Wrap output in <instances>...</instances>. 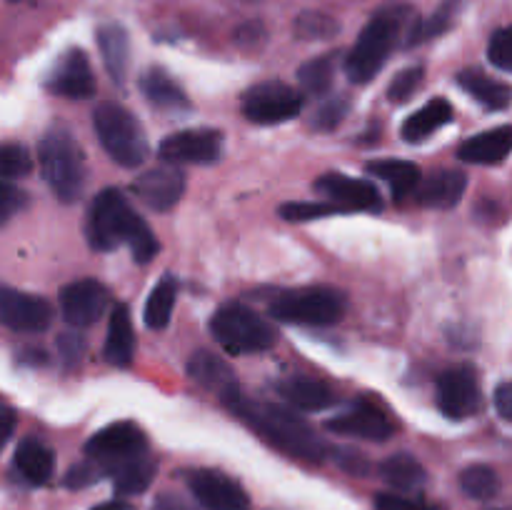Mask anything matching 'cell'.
<instances>
[{"instance_id": "cell-1", "label": "cell", "mask_w": 512, "mask_h": 510, "mask_svg": "<svg viewBox=\"0 0 512 510\" xmlns=\"http://www.w3.org/2000/svg\"><path fill=\"white\" fill-rule=\"evenodd\" d=\"M223 403L228 405L235 418L243 420L265 443L278 448L280 453L290 455V458L305 460V463H323L333 455V450L323 443V438L300 415L283 408V405L253 400L243 390H235Z\"/></svg>"}, {"instance_id": "cell-2", "label": "cell", "mask_w": 512, "mask_h": 510, "mask_svg": "<svg viewBox=\"0 0 512 510\" xmlns=\"http://www.w3.org/2000/svg\"><path fill=\"white\" fill-rule=\"evenodd\" d=\"M85 235H88L90 248L103 250V253L128 245L135 263H150L160 250L153 230L135 213L130 200L118 188H105L103 193L95 195L88 210Z\"/></svg>"}, {"instance_id": "cell-3", "label": "cell", "mask_w": 512, "mask_h": 510, "mask_svg": "<svg viewBox=\"0 0 512 510\" xmlns=\"http://www.w3.org/2000/svg\"><path fill=\"white\" fill-rule=\"evenodd\" d=\"M415 23H418V15L405 3H393L378 10L363 28V33L358 35L350 53L345 55V75L350 83H370L388 63L403 35H410Z\"/></svg>"}, {"instance_id": "cell-4", "label": "cell", "mask_w": 512, "mask_h": 510, "mask_svg": "<svg viewBox=\"0 0 512 510\" xmlns=\"http://www.w3.org/2000/svg\"><path fill=\"white\" fill-rule=\"evenodd\" d=\"M40 175L63 203H75L85 190V158L65 128H50L38 145Z\"/></svg>"}, {"instance_id": "cell-5", "label": "cell", "mask_w": 512, "mask_h": 510, "mask_svg": "<svg viewBox=\"0 0 512 510\" xmlns=\"http://www.w3.org/2000/svg\"><path fill=\"white\" fill-rule=\"evenodd\" d=\"M93 128L98 143L103 145L113 163L123 165V168H138L145 163L148 138H145L143 125L125 105L113 103V100L100 103L93 113Z\"/></svg>"}, {"instance_id": "cell-6", "label": "cell", "mask_w": 512, "mask_h": 510, "mask_svg": "<svg viewBox=\"0 0 512 510\" xmlns=\"http://www.w3.org/2000/svg\"><path fill=\"white\" fill-rule=\"evenodd\" d=\"M268 313L288 325L323 328L335 325L345 315V295L335 288H300L285 290L270 300Z\"/></svg>"}, {"instance_id": "cell-7", "label": "cell", "mask_w": 512, "mask_h": 510, "mask_svg": "<svg viewBox=\"0 0 512 510\" xmlns=\"http://www.w3.org/2000/svg\"><path fill=\"white\" fill-rule=\"evenodd\" d=\"M210 333L233 355L263 353L275 345V330L240 303H225L210 318Z\"/></svg>"}, {"instance_id": "cell-8", "label": "cell", "mask_w": 512, "mask_h": 510, "mask_svg": "<svg viewBox=\"0 0 512 510\" xmlns=\"http://www.w3.org/2000/svg\"><path fill=\"white\" fill-rule=\"evenodd\" d=\"M305 95L283 80H265L243 95V115L255 125H280L298 118Z\"/></svg>"}, {"instance_id": "cell-9", "label": "cell", "mask_w": 512, "mask_h": 510, "mask_svg": "<svg viewBox=\"0 0 512 510\" xmlns=\"http://www.w3.org/2000/svg\"><path fill=\"white\" fill-rule=\"evenodd\" d=\"M438 408L450 420H468L483 408L478 370L468 363L453 365L438 378Z\"/></svg>"}, {"instance_id": "cell-10", "label": "cell", "mask_w": 512, "mask_h": 510, "mask_svg": "<svg viewBox=\"0 0 512 510\" xmlns=\"http://www.w3.org/2000/svg\"><path fill=\"white\" fill-rule=\"evenodd\" d=\"M143 453H148V438H145L143 430L135 423H130V420H120V423H113L108 425V428L98 430V433L85 443V455L93 458L95 463H100V468L105 470V478H108V470L113 468V465L130 458H138V455Z\"/></svg>"}, {"instance_id": "cell-11", "label": "cell", "mask_w": 512, "mask_h": 510, "mask_svg": "<svg viewBox=\"0 0 512 510\" xmlns=\"http://www.w3.org/2000/svg\"><path fill=\"white\" fill-rule=\"evenodd\" d=\"M225 135L215 128H188L168 135L158 153L170 165H210L223 158Z\"/></svg>"}, {"instance_id": "cell-12", "label": "cell", "mask_w": 512, "mask_h": 510, "mask_svg": "<svg viewBox=\"0 0 512 510\" xmlns=\"http://www.w3.org/2000/svg\"><path fill=\"white\" fill-rule=\"evenodd\" d=\"M193 498L203 505L205 510H250V498L238 480L220 470L195 468L185 473Z\"/></svg>"}, {"instance_id": "cell-13", "label": "cell", "mask_w": 512, "mask_h": 510, "mask_svg": "<svg viewBox=\"0 0 512 510\" xmlns=\"http://www.w3.org/2000/svg\"><path fill=\"white\" fill-rule=\"evenodd\" d=\"M45 88L50 93L60 95V98L70 100H88L93 98L98 83H95L93 68H90L88 55L80 48H70L55 60L50 68L48 78H45Z\"/></svg>"}, {"instance_id": "cell-14", "label": "cell", "mask_w": 512, "mask_h": 510, "mask_svg": "<svg viewBox=\"0 0 512 510\" xmlns=\"http://www.w3.org/2000/svg\"><path fill=\"white\" fill-rule=\"evenodd\" d=\"M108 303V290L93 278L75 280L60 290V313H63L65 323L75 325V328H88V325L98 323L108 310Z\"/></svg>"}, {"instance_id": "cell-15", "label": "cell", "mask_w": 512, "mask_h": 510, "mask_svg": "<svg viewBox=\"0 0 512 510\" xmlns=\"http://www.w3.org/2000/svg\"><path fill=\"white\" fill-rule=\"evenodd\" d=\"M0 320L5 328L18 333H43L53 323V308L48 300L20 290H0Z\"/></svg>"}, {"instance_id": "cell-16", "label": "cell", "mask_w": 512, "mask_h": 510, "mask_svg": "<svg viewBox=\"0 0 512 510\" xmlns=\"http://www.w3.org/2000/svg\"><path fill=\"white\" fill-rule=\"evenodd\" d=\"M325 428L333 430L338 435H350V438H363V440H390L395 435V423L378 408V405L368 403V400H358L343 410L340 415L325 423Z\"/></svg>"}, {"instance_id": "cell-17", "label": "cell", "mask_w": 512, "mask_h": 510, "mask_svg": "<svg viewBox=\"0 0 512 510\" xmlns=\"http://www.w3.org/2000/svg\"><path fill=\"white\" fill-rule=\"evenodd\" d=\"M133 193L148 205L150 210H163L175 208L185 193V173L178 165H158V168L145 170L138 175L133 183Z\"/></svg>"}, {"instance_id": "cell-18", "label": "cell", "mask_w": 512, "mask_h": 510, "mask_svg": "<svg viewBox=\"0 0 512 510\" xmlns=\"http://www.w3.org/2000/svg\"><path fill=\"white\" fill-rule=\"evenodd\" d=\"M315 190L328 195L330 203H338L343 210H383L380 190L365 178H350L345 173H325L315 180Z\"/></svg>"}, {"instance_id": "cell-19", "label": "cell", "mask_w": 512, "mask_h": 510, "mask_svg": "<svg viewBox=\"0 0 512 510\" xmlns=\"http://www.w3.org/2000/svg\"><path fill=\"white\" fill-rule=\"evenodd\" d=\"M465 188H468V175L463 170H433V173L420 180L415 198L423 208L448 210L460 203Z\"/></svg>"}, {"instance_id": "cell-20", "label": "cell", "mask_w": 512, "mask_h": 510, "mask_svg": "<svg viewBox=\"0 0 512 510\" xmlns=\"http://www.w3.org/2000/svg\"><path fill=\"white\" fill-rule=\"evenodd\" d=\"M188 375L195 383L203 385L205 390L218 395L220 400L230 398L235 390H240L233 368H230L223 358L210 353V350H198V353H193V358L188 360Z\"/></svg>"}, {"instance_id": "cell-21", "label": "cell", "mask_w": 512, "mask_h": 510, "mask_svg": "<svg viewBox=\"0 0 512 510\" xmlns=\"http://www.w3.org/2000/svg\"><path fill=\"white\" fill-rule=\"evenodd\" d=\"M512 153V125L483 130L458 148V158L473 165H498Z\"/></svg>"}, {"instance_id": "cell-22", "label": "cell", "mask_w": 512, "mask_h": 510, "mask_svg": "<svg viewBox=\"0 0 512 510\" xmlns=\"http://www.w3.org/2000/svg\"><path fill=\"white\" fill-rule=\"evenodd\" d=\"M95 40H98V50L100 55H103V65L105 70H108L110 80H113L115 85H125L130 68L128 30L118 23H105L100 25L98 33H95Z\"/></svg>"}, {"instance_id": "cell-23", "label": "cell", "mask_w": 512, "mask_h": 510, "mask_svg": "<svg viewBox=\"0 0 512 510\" xmlns=\"http://www.w3.org/2000/svg\"><path fill=\"white\" fill-rule=\"evenodd\" d=\"M138 88L143 90L145 100L153 108L165 110V113H180V110L190 108V98L185 90L170 78L168 70L163 68H148L138 80Z\"/></svg>"}, {"instance_id": "cell-24", "label": "cell", "mask_w": 512, "mask_h": 510, "mask_svg": "<svg viewBox=\"0 0 512 510\" xmlns=\"http://www.w3.org/2000/svg\"><path fill=\"white\" fill-rule=\"evenodd\" d=\"M13 465L28 485H45L55 473V453L43 440L25 438L15 450Z\"/></svg>"}, {"instance_id": "cell-25", "label": "cell", "mask_w": 512, "mask_h": 510, "mask_svg": "<svg viewBox=\"0 0 512 510\" xmlns=\"http://www.w3.org/2000/svg\"><path fill=\"white\" fill-rule=\"evenodd\" d=\"M283 400H288L293 408L298 410H325L330 405L338 403V395L323 383V380L305 378V375H293V378H285L275 385Z\"/></svg>"}, {"instance_id": "cell-26", "label": "cell", "mask_w": 512, "mask_h": 510, "mask_svg": "<svg viewBox=\"0 0 512 510\" xmlns=\"http://www.w3.org/2000/svg\"><path fill=\"white\" fill-rule=\"evenodd\" d=\"M135 355V333H133V320H130L128 305H115L110 313L108 325V338H105L103 358L105 363L115 365V368H125L133 363Z\"/></svg>"}, {"instance_id": "cell-27", "label": "cell", "mask_w": 512, "mask_h": 510, "mask_svg": "<svg viewBox=\"0 0 512 510\" xmlns=\"http://www.w3.org/2000/svg\"><path fill=\"white\" fill-rule=\"evenodd\" d=\"M458 85L485 110H505L512 103V88L503 80H495L478 68H465L458 73Z\"/></svg>"}, {"instance_id": "cell-28", "label": "cell", "mask_w": 512, "mask_h": 510, "mask_svg": "<svg viewBox=\"0 0 512 510\" xmlns=\"http://www.w3.org/2000/svg\"><path fill=\"white\" fill-rule=\"evenodd\" d=\"M450 120H453V105L445 98H433L430 103H425L423 108L405 118V123L400 125V135H403L405 143H423L435 130L448 125Z\"/></svg>"}, {"instance_id": "cell-29", "label": "cell", "mask_w": 512, "mask_h": 510, "mask_svg": "<svg viewBox=\"0 0 512 510\" xmlns=\"http://www.w3.org/2000/svg\"><path fill=\"white\" fill-rule=\"evenodd\" d=\"M370 175L385 180L390 185V193L395 200L408 198L410 193H415L420 185V168L410 160H373V163L365 165Z\"/></svg>"}, {"instance_id": "cell-30", "label": "cell", "mask_w": 512, "mask_h": 510, "mask_svg": "<svg viewBox=\"0 0 512 510\" xmlns=\"http://www.w3.org/2000/svg\"><path fill=\"white\" fill-rule=\"evenodd\" d=\"M380 478L390 485V488L400 490V493H415L425 485L428 475H425L423 463L413 458L410 453H395L380 463Z\"/></svg>"}, {"instance_id": "cell-31", "label": "cell", "mask_w": 512, "mask_h": 510, "mask_svg": "<svg viewBox=\"0 0 512 510\" xmlns=\"http://www.w3.org/2000/svg\"><path fill=\"white\" fill-rule=\"evenodd\" d=\"M108 478H113L115 493L118 495H138L148 490V485L155 478V463L148 458V453L138 458L123 460L108 470Z\"/></svg>"}, {"instance_id": "cell-32", "label": "cell", "mask_w": 512, "mask_h": 510, "mask_svg": "<svg viewBox=\"0 0 512 510\" xmlns=\"http://www.w3.org/2000/svg\"><path fill=\"white\" fill-rule=\"evenodd\" d=\"M175 298H178V283H175L173 275H165L155 283V288L150 290L148 303H145V325L150 330H163L168 328L170 315H173Z\"/></svg>"}, {"instance_id": "cell-33", "label": "cell", "mask_w": 512, "mask_h": 510, "mask_svg": "<svg viewBox=\"0 0 512 510\" xmlns=\"http://www.w3.org/2000/svg\"><path fill=\"white\" fill-rule=\"evenodd\" d=\"M340 53H325L320 58L308 60L298 68V83L303 85L305 93L310 95H325L333 88L335 70H338Z\"/></svg>"}, {"instance_id": "cell-34", "label": "cell", "mask_w": 512, "mask_h": 510, "mask_svg": "<svg viewBox=\"0 0 512 510\" xmlns=\"http://www.w3.org/2000/svg\"><path fill=\"white\" fill-rule=\"evenodd\" d=\"M460 488L473 500H493L500 493V478L490 465H468L460 473Z\"/></svg>"}, {"instance_id": "cell-35", "label": "cell", "mask_w": 512, "mask_h": 510, "mask_svg": "<svg viewBox=\"0 0 512 510\" xmlns=\"http://www.w3.org/2000/svg\"><path fill=\"white\" fill-rule=\"evenodd\" d=\"M295 35L303 40H328L338 35L340 23L328 13H318V10H308V13L298 15L293 25Z\"/></svg>"}, {"instance_id": "cell-36", "label": "cell", "mask_w": 512, "mask_h": 510, "mask_svg": "<svg viewBox=\"0 0 512 510\" xmlns=\"http://www.w3.org/2000/svg\"><path fill=\"white\" fill-rule=\"evenodd\" d=\"M345 213L338 203H283L278 215L288 223H308V220L330 218V215Z\"/></svg>"}, {"instance_id": "cell-37", "label": "cell", "mask_w": 512, "mask_h": 510, "mask_svg": "<svg viewBox=\"0 0 512 510\" xmlns=\"http://www.w3.org/2000/svg\"><path fill=\"white\" fill-rule=\"evenodd\" d=\"M423 83H425L423 65H413V68L400 70V73L393 78V83L388 85V100L395 105L408 103V100L423 88Z\"/></svg>"}, {"instance_id": "cell-38", "label": "cell", "mask_w": 512, "mask_h": 510, "mask_svg": "<svg viewBox=\"0 0 512 510\" xmlns=\"http://www.w3.org/2000/svg\"><path fill=\"white\" fill-rule=\"evenodd\" d=\"M33 170V158H30L28 148L20 143H5L0 148V173L5 180L25 178Z\"/></svg>"}, {"instance_id": "cell-39", "label": "cell", "mask_w": 512, "mask_h": 510, "mask_svg": "<svg viewBox=\"0 0 512 510\" xmlns=\"http://www.w3.org/2000/svg\"><path fill=\"white\" fill-rule=\"evenodd\" d=\"M350 113V100L348 98H330L315 108L313 118H310V128L320 130V133H330L338 128Z\"/></svg>"}, {"instance_id": "cell-40", "label": "cell", "mask_w": 512, "mask_h": 510, "mask_svg": "<svg viewBox=\"0 0 512 510\" xmlns=\"http://www.w3.org/2000/svg\"><path fill=\"white\" fill-rule=\"evenodd\" d=\"M488 60L498 70L512 73V25L495 30L488 43Z\"/></svg>"}, {"instance_id": "cell-41", "label": "cell", "mask_w": 512, "mask_h": 510, "mask_svg": "<svg viewBox=\"0 0 512 510\" xmlns=\"http://www.w3.org/2000/svg\"><path fill=\"white\" fill-rule=\"evenodd\" d=\"M100 478H105V470L100 468V463H95L93 458H88L85 463L73 465V468L65 473V485H68V488H88V485H93L95 480Z\"/></svg>"}, {"instance_id": "cell-42", "label": "cell", "mask_w": 512, "mask_h": 510, "mask_svg": "<svg viewBox=\"0 0 512 510\" xmlns=\"http://www.w3.org/2000/svg\"><path fill=\"white\" fill-rule=\"evenodd\" d=\"M25 205H28V198H25L23 190L10 183V180H5L3 188H0V218H3V223L18 215Z\"/></svg>"}, {"instance_id": "cell-43", "label": "cell", "mask_w": 512, "mask_h": 510, "mask_svg": "<svg viewBox=\"0 0 512 510\" xmlns=\"http://www.w3.org/2000/svg\"><path fill=\"white\" fill-rule=\"evenodd\" d=\"M375 510H435V508H430V505L423 503V500L405 498V495H398V493H380L378 498H375Z\"/></svg>"}, {"instance_id": "cell-44", "label": "cell", "mask_w": 512, "mask_h": 510, "mask_svg": "<svg viewBox=\"0 0 512 510\" xmlns=\"http://www.w3.org/2000/svg\"><path fill=\"white\" fill-rule=\"evenodd\" d=\"M58 350H60V358H63V363L68 365V368H73V365L80 360V353H83V340H80L75 333L60 335Z\"/></svg>"}, {"instance_id": "cell-45", "label": "cell", "mask_w": 512, "mask_h": 510, "mask_svg": "<svg viewBox=\"0 0 512 510\" xmlns=\"http://www.w3.org/2000/svg\"><path fill=\"white\" fill-rule=\"evenodd\" d=\"M493 398H495V410H498L500 418L512 425V380L500 383L498 388H495Z\"/></svg>"}, {"instance_id": "cell-46", "label": "cell", "mask_w": 512, "mask_h": 510, "mask_svg": "<svg viewBox=\"0 0 512 510\" xmlns=\"http://www.w3.org/2000/svg\"><path fill=\"white\" fill-rule=\"evenodd\" d=\"M333 455L345 470H350V473L365 475V470H368V460L360 453H355V450H333Z\"/></svg>"}, {"instance_id": "cell-47", "label": "cell", "mask_w": 512, "mask_h": 510, "mask_svg": "<svg viewBox=\"0 0 512 510\" xmlns=\"http://www.w3.org/2000/svg\"><path fill=\"white\" fill-rule=\"evenodd\" d=\"M13 430H15V413L13 408H5L3 410V443H8L13 438Z\"/></svg>"}, {"instance_id": "cell-48", "label": "cell", "mask_w": 512, "mask_h": 510, "mask_svg": "<svg viewBox=\"0 0 512 510\" xmlns=\"http://www.w3.org/2000/svg\"><path fill=\"white\" fill-rule=\"evenodd\" d=\"M93 510H135V508L133 505L123 503V500H110V503L98 505V508H93Z\"/></svg>"}, {"instance_id": "cell-49", "label": "cell", "mask_w": 512, "mask_h": 510, "mask_svg": "<svg viewBox=\"0 0 512 510\" xmlns=\"http://www.w3.org/2000/svg\"><path fill=\"white\" fill-rule=\"evenodd\" d=\"M158 510H170V508H158Z\"/></svg>"}]
</instances>
